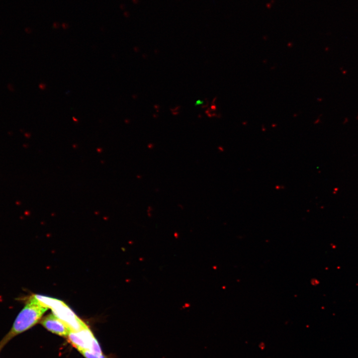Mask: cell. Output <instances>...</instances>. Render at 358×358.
Masks as SVG:
<instances>
[{
  "label": "cell",
  "instance_id": "obj_1",
  "mask_svg": "<svg viewBox=\"0 0 358 358\" xmlns=\"http://www.w3.org/2000/svg\"><path fill=\"white\" fill-rule=\"evenodd\" d=\"M48 309L40 304L33 295L29 297L9 332L0 341V351L14 337L36 325Z\"/></svg>",
  "mask_w": 358,
  "mask_h": 358
},
{
  "label": "cell",
  "instance_id": "obj_5",
  "mask_svg": "<svg viewBox=\"0 0 358 358\" xmlns=\"http://www.w3.org/2000/svg\"><path fill=\"white\" fill-rule=\"evenodd\" d=\"M86 358H107L103 354H98L88 350H83L79 351Z\"/></svg>",
  "mask_w": 358,
  "mask_h": 358
},
{
  "label": "cell",
  "instance_id": "obj_10",
  "mask_svg": "<svg viewBox=\"0 0 358 358\" xmlns=\"http://www.w3.org/2000/svg\"><path fill=\"white\" fill-rule=\"evenodd\" d=\"M202 103V102H201L200 100H199L196 102L195 105L200 104H201Z\"/></svg>",
  "mask_w": 358,
  "mask_h": 358
},
{
  "label": "cell",
  "instance_id": "obj_2",
  "mask_svg": "<svg viewBox=\"0 0 358 358\" xmlns=\"http://www.w3.org/2000/svg\"><path fill=\"white\" fill-rule=\"evenodd\" d=\"M33 296L42 306L50 308L53 314L65 323L72 331H79L88 327L72 309L61 300L39 294Z\"/></svg>",
  "mask_w": 358,
  "mask_h": 358
},
{
  "label": "cell",
  "instance_id": "obj_8",
  "mask_svg": "<svg viewBox=\"0 0 358 358\" xmlns=\"http://www.w3.org/2000/svg\"><path fill=\"white\" fill-rule=\"evenodd\" d=\"M45 85L42 84L39 85V88L40 89L44 90L45 89Z\"/></svg>",
  "mask_w": 358,
  "mask_h": 358
},
{
  "label": "cell",
  "instance_id": "obj_4",
  "mask_svg": "<svg viewBox=\"0 0 358 358\" xmlns=\"http://www.w3.org/2000/svg\"><path fill=\"white\" fill-rule=\"evenodd\" d=\"M41 325L49 331L67 338L71 330L62 320L53 314L45 316L41 321Z\"/></svg>",
  "mask_w": 358,
  "mask_h": 358
},
{
  "label": "cell",
  "instance_id": "obj_3",
  "mask_svg": "<svg viewBox=\"0 0 358 358\" xmlns=\"http://www.w3.org/2000/svg\"><path fill=\"white\" fill-rule=\"evenodd\" d=\"M67 338L79 351L88 350L96 354H102L98 342L88 327L79 331H71Z\"/></svg>",
  "mask_w": 358,
  "mask_h": 358
},
{
  "label": "cell",
  "instance_id": "obj_9",
  "mask_svg": "<svg viewBox=\"0 0 358 358\" xmlns=\"http://www.w3.org/2000/svg\"><path fill=\"white\" fill-rule=\"evenodd\" d=\"M62 26L64 28H67L68 27V24H67L66 23H63L62 24Z\"/></svg>",
  "mask_w": 358,
  "mask_h": 358
},
{
  "label": "cell",
  "instance_id": "obj_6",
  "mask_svg": "<svg viewBox=\"0 0 358 358\" xmlns=\"http://www.w3.org/2000/svg\"><path fill=\"white\" fill-rule=\"evenodd\" d=\"M7 89L8 90H9L11 91H14V87H13V85L11 84H8L7 85Z\"/></svg>",
  "mask_w": 358,
  "mask_h": 358
},
{
  "label": "cell",
  "instance_id": "obj_7",
  "mask_svg": "<svg viewBox=\"0 0 358 358\" xmlns=\"http://www.w3.org/2000/svg\"><path fill=\"white\" fill-rule=\"evenodd\" d=\"M53 25L54 28H57L59 26V23L56 22L53 23Z\"/></svg>",
  "mask_w": 358,
  "mask_h": 358
}]
</instances>
